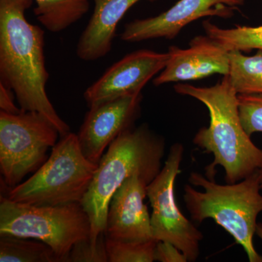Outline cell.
Returning a JSON list of instances; mask_svg holds the SVG:
<instances>
[{"label":"cell","mask_w":262,"mask_h":262,"mask_svg":"<svg viewBox=\"0 0 262 262\" xmlns=\"http://www.w3.org/2000/svg\"><path fill=\"white\" fill-rule=\"evenodd\" d=\"M33 2L0 0V82L13 91L22 110L42 114L61 137L70 132V127L58 115L46 92L50 75L45 32L29 23L25 15Z\"/></svg>","instance_id":"cell-1"},{"label":"cell","mask_w":262,"mask_h":262,"mask_svg":"<svg viewBox=\"0 0 262 262\" xmlns=\"http://www.w3.org/2000/svg\"><path fill=\"white\" fill-rule=\"evenodd\" d=\"M174 90L201 101L209 113V126L200 129L193 139L194 145L213 155V161L206 167V177L215 179V167L220 165L227 184H234L262 168V149L253 144L243 127L238 94L228 76L211 87L177 83Z\"/></svg>","instance_id":"cell-2"},{"label":"cell","mask_w":262,"mask_h":262,"mask_svg":"<svg viewBox=\"0 0 262 262\" xmlns=\"http://www.w3.org/2000/svg\"><path fill=\"white\" fill-rule=\"evenodd\" d=\"M164 154L163 138L145 124L124 131L108 146L81 202L91 221V244L104 233L110 201L117 189L134 175L149 184L163 168Z\"/></svg>","instance_id":"cell-3"},{"label":"cell","mask_w":262,"mask_h":262,"mask_svg":"<svg viewBox=\"0 0 262 262\" xmlns=\"http://www.w3.org/2000/svg\"><path fill=\"white\" fill-rule=\"evenodd\" d=\"M189 182L203 192L187 184L184 201L193 222L201 224L211 219L244 248L250 262H262L253 244L258 215L262 211L259 172L234 184H219L198 172Z\"/></svg>","instance_id":"cell-4"},{"label":"cell","mask_w":262,"mask_h":262,"mask_svg":"<svg viewBox=\"0 0 262 262\" xmlns=\"http://www.w3.org/2000/svg\"><path fill=\"white\" fill-rule=\"evenodd\" d=\"M97 168L84 156L77 134L70 132L61 136L36 173L9 189L6 198L34 206L81 203Z\"/></svg>","instance_id":"cell-5"},{"label":"cell","mask_w":262,"mask_h":262,"mask_svg":"<svg viewBox=\"0 0 262 262\" xmlns=\"http://www.w3.org/2000/svg\"><path fill=\"white\" fill-rule=\"evenodd\" d=\"M0 235L35 239L48 245L61 262L72 247L90 238L91 221L81 203L34 206L0 199Z\"/></svg>","instance_id":"cell-6"},{"label":"cell","mask_w":262,"mask_h":262,"mask_svg":"<svg viewBox=\"0 0 262 262\" xmlns=\"http://www.w3.org/2000/svg\"><path fill=\"white\" fill-rule=\"evenodd\" d=\"M58 136V129L38 112L0 111V171L5 185L16 187L27 174L37 171Z\"/></svg>","instance_id":"cell-7"},{"label":"cell","mask_w":262,"mask_h":262,"mask_svg":"<svg viewBox=\"0 0 262 262\" xmlns=\"http://www.w3.org/2000/svg\"><path fill=\"white\" fill-rule=\"evenodd\" d=\"M184 148L180 143L170 147L168 158L160 173L147 186L152 212L151 215L153 239L170 243L187 257L195 261L200 255V243L203 234L179 209L175 196V182L181 173Z\"/></svg>","instance_id":"cell-8"},{"label":"cell","mask_w":262,"mask_h":262,"mask_svg":"<svg viewBox=\"0 0 262 262\" xmlns=\"http://www.w3.org/2000/svg\"><path fill=\"white\" fill-rule=\"evenodd\" d=\"M169 54L150 50L129 53L112 65L84 91L89 108L117 98L141 94V90L165 68Z\"/></svg>","instance_id":"cell-9"},{"label":"cell","mask_w":262,"mask_h":262,"mask_svg":"<svg viewBox=\"0 0 262 262\" xmlns=\"http://www.w3.org/2000/svg\"><path fill=\"white\" fill-rule=\"evenodd\" d=\"M245 0H179L170 9L157 16L136 19L125 24L120 34L122 40L139 42L164 38L173 39L183 28L207 16L228 18Z\"/></svg>","instance_id":"cell-10"},{"label":"cell","mask_w":262,"mask_h":262,"mask_svg":"<svg viewBox=\"0 0 262 262\" xmlns=\"http://www.w3.org/2000/svg\"><path fill=\"white\" fill-rule=\"evenodd\" d=\"M141 94L89 108L77 135L84 156L99 163L105 150L124 131L134 126L141 113Z\"/></svg>","instance_id":"cell-11"},{"label":"cell","mask_w":262,"mask_h":262,"mask_svg":"<svg viewBox=\"0 0 262 262\" xmlns=\"http://www.w3.org/2000/svg\"><path fill=\"white\" fill-rule=\"evenodd\" d=\"M148 185L139 176L134 175L115 192L108 206L106 238L129 242L153 239L151 215L144 203Z\"/></svg>","instance_id":"cell-12"},{"label":"cell","mask_w":262,"mask_h":262,"mask_svg":"<svg viewBox=\"0 0 262 262\" xmlns=\"http://www.w3.org/2000/svg\"><path fill=\"white\" fill-rule=\"evenodd\" d=\"M189 48L170 46L166 66L153 80L155 85L206 78L215 74L227 75L229 52L208 36L200 35L189 42Z\"/></svg>","instance_id":"cell-13"},{"label":"cell","mask_w":262,"mask_h":262,"mask_svg":"<svg viewBox=\"0 0 262 262\" xmlns=\"http://www.w3.org/2000/svg\"><path fill=\"white\" fill-rule=\"evenodd\" d=\"M140 1L93 0L94 12L77 45L78 58L84 61H94L108 54L113 48L119 22L127 10Z\"/></svg>","instance_id":"cell-14"},{"label":"cell","mask_w":262,"mask_h":262,"mask_svg":"<svg viewBox=\"0 0 262 262\" xmlns=\"http://www.w3.org/2000/svg\"><path fill=\"white\" fill-rule=\"evenodd\" d=\"M34 14L39 24L52 33L63 32L87 14L89 0H33Z\"/></svg>","instance_id":"cell-15"},{"label":"cell","mask_w":262,"mask_h":262,"mask_svg":"<svg viewBox=\"0 0 262 262\" xmlns=\"http://www.w3.org/2000/svg\"><path fill=\"white\" fill-rule=\"evenodd\" d=\"M229 82L237 94H262V50L248 56L239 51L229 52Z\"/></svg>","instance_id":"cell-16"},{"label":"cell","mask_w":262,"mask_h":262,"mask_svg":"<svg viewBox=\"0 0 262 262\" xmlns=\"http://www.w3.org/2000/svg\"><path fill=\"white\" fill-rule=\"evenodd\" d=\"M0 261L61 262L45 243L9 235H0Z\"/></svg>","instance_id":"cell-17"},{"label":"cell","mask_w":262,"mask_h":262,"mask_svg":"<svg viewBox=\"0 0 262 262\" xmlns=\"http://www.w3.org/2000/svg\"><path fill=\"white\" fill-rule=\"evenodd\" d=\"M203 27L206 35L227 51L262 50V25H235L234 28L223 29L206 20Z\"/></svg>","instance_id":"cell-18"},{"label":"cell","mask_w":262,"mask_h":262,"mask_svg":"<svg viewBox=\"0 0 262 262\" xmlns=\"http://www.w3.org/2000/svg\"><path fill=\"white\" fill-rule=\"evenodd\" d=\"M106 238V237H105ZM158 241H117L106 238L108 262H152Z\"/></svg>","instance_id":"cell-19"},{"label":"cell","mask_w":262,"mask_h":262,"mask_svg":"<svg viewBox=\"0 0 262 262\" xmlns=\"http://www.w3.org/2000/svg\"><path fill=\"white\" fill-rule=\"evenodd\" d=\"M241 123L248 135L262 133V94H238Z\"/></svg>","instance_id":"cell-20"},{"label":"cell","mask_w":262,"mask_h":262,"mask_svg":"<svg viewBox=\"0 0 262 262\" xmlns=\"http://www.w3.org/2000/svg\"><path fill=\"white\" fill-rule=\"evenodd\" d=\"M106 238L104 233L98 236L97 243L94 245L89 239L77 243L72 247L67 262H107Z\"/></svg>","instance_id":"cell-21"},{"label":"cell","mask_w":262,"mask_h":262,"mask_svg":"<svg viewBox=\"0 0 262 262\" xmlns=\"http://www.w3.org/2000/svg\"><path fill=\"white\" fill-rule=\"evenodd\" d=\"M155 261L160 262H187V257L174 245L158 241L155 251Z\"/></svg>","instance_id":"cell-22"},{"label":"cell","mask_w":262,"mask_h":262,"mask_svg":"<svg viewBox=\"0 0 262 262\" xmlns=\"http://www.w3.org/2000/svg\"><path fill=\"white\" fill-rule=\"evenodd\" d=\"M15 96L13 91L0 82V110L8 114H18L21 108L15 104Z\"/></svg>","instance_id":"cell-23"},{"label":"cell","mask_w":262,"mask_h":262,"mask_svg":"<svg viewBox=\"0 0 262 262\" xmlns=\"http://www.w3.org/2000/svg\"><path fill=\"white\" fill-rule=\"evenodd\" d=\"M256 234H257L259 238L262 239V223H257L256 228Z\"/></svg>","instance_id":"cell-24"},{"label":"cell","mask_w":262,"mask_h":262,"mask_svg":"<svg viewBox=\"0 0 262 262\" xmlns=\"http://www.w3.org/2000/svg\"><path fill=\"white\" fill-rule=\"evenodd\" d=\"M258 172H259L260 185H261V189H262V168L260 169Z\"/></svg>","instance_id":"cell-25"}]
</instances>
